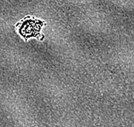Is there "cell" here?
Segmentation results:
<instances>
[{
    "label": "cell",
    "instance_id": "obj_1",
    "mask_svg": "<svg viewBox=\"0 0 134 127\" xmlns=\"http://www.w3.org/2000/svg\"><path fill=\"white\" fill-rule=\"evenodd\" d=\"M42 26H43V22L30 19L22 23L19 31H20V34L25 38L36 37L40 34Z\"/></svg>",
    "mask_w": 134,
    "mask_h": 127
}]
</instances>
